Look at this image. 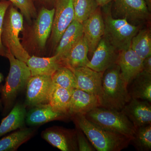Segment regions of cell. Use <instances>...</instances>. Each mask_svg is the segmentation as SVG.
Masks as SVG:
<instances>
[{"instance_id":"obj_11","label":"cell","mask_w":151,"mask_h":151,"mask_svg":"<svg viewBox=\"0 0 151 151\" xmlns=\"http://www.w3.org/2000/svg\"><path fill=\"white\" fill-rule=\"evenodd\" d=\"M42 137L49 143L62 151H78L76 131L55 127L45 130Z\"/></svg>"},{"instance_id":"obj_6","label":"cell","mask_w":151,"mask_h":151,"mask_svg":"<svg viewBox=\"0 0 151 151\" xmlns=\"http://www.w3.org/2000/svg\"><path fill=\"white\" fill-rule=\"evenodd\" d=\"M87 120L100 127L122 134L132 139L136 129L121 111L96 107L85 115Z\"/></svg>"},{"instance_id":"obj_32","label":"cell","mask_w":151,"mask_h":151,"mask_svg":"<svg viewBox=\"0 0 151 151\" xmlns=\"http://www.w3.org/2000/svg\"><path fill=\"white\" fill-rule=\"evenodd\" d=\"M10 6V2L7 1H0V55L5 56L6 49H4L1 41L4 19L6 12Z\"/></svg>"},{"instance_id":"obj_9","label":"cell","mask_w":151,"mask_h":151,"mask_svg":"<svg viewBox=\"0 0 151 151\" xmlns=\"http://www.w3.org/2000/svg\"><path fill=\"white\" fill-rule=\"evenodd\" d=\"M74 0H56L52 30V42L57 45L63 34L74 20Z\"/></svg>"},{"instance_id":"obj_10","label":"cell","mask_w":151,"mask_h":151,"mask_svg":"<svg viewBox=\"0 0 151 151\" xmlns=\"http://www.w3.org/2000/svg\"><path fill=\"white\" fill-rule=\"evenodd\" d=\"M119 53V52L103 37L86 66L97 72H103L112 65L117 64Z\"/></svg>"},{"instance_id":"obj_4","label":"cell","mask_w":151,"mask_h":151,"mask_svg":"<svg viewBox=\"0 0 151 151\" xmlns=\"http://www.w3.org/2000/svg\"><path fill=\"white\" fill-rule=\"evenodd\" d=\"M110 4L103 7V17L105 24L103 37L117 51L130 47L133 37L140 26L130 24L126 19L113 17Z\"/></svg>"},{"instance_id":"obj_24","label":"cell","mask_w":151,"mask_h":151,"mask_svg":"<svg viewBox=\"0 0 151 151\" xmlns=\"http://www.w3.org/2000/svg\"><path fill=\"white\" fill-rule=\"evenodd\" d=\"M34 133L32 128H25L13 132L0 139V151H14L31 137Z\"/></svg>"},{"instance_id":"obj_21","label":"cell","mask_w":151,"mask_h":151,"mask_svg":"<svg viewBox=\"0 0 151 151\" xmlns=\"http://www.w3.org/2000/svg\"><path fill=\"white\" fill-rule=\"evenodd\" d=\"M27 65L31 76H51L61 66L58 57L56 55L50 57H39L32 55L27 60Z\"/></svg>"},{"instance_id":"obj_20","label":"cell","mask_w":151,"mask_h":151,"mask_svg":"<svg viewBox=\"0 0 151 151\" xmlns=\"http://www.w3.org/2000/svg\"><path fill=\"white\" fill-rule=\"evenodd\" d=\"M55 9L42 8L39 14L34 27V35L38 46L43 48L52 30Z\"/></svg>"},{"instance_id":"obj_17","label":"cell","mask_w":151,"mask_h":151,"mask_svg":"<svg viewBox=\"0 0 151 151\" xmlns=\"http://www.w3.org/2000/svg\"><path fill=\"white\" fill-rule=\"evenodd\" d=\"M89 52L87 42L84 36L69 51L60 59L61 66H64L71 70L77 68L86 66L89 60Z\"/></svg>"},{"instance_id":"obj_7","label":"cell","mask_w":151,"mask_h":151,"mask_svg":"<svg viewBox=\"0 0 151 151\" xmlns=\"http://www.w3.org/2000/svg\"><path fill=\"white\" fill-rule=\"evenodd\" d=\"M114 13L130 24L140 26L150 18V11L145 0H113Z\"/></svg>"},{"instance_id":"obj_19","label":"cell","mask_w":151,"mask_h":151,"mask_svg":"<svg viewBox=\"0 0 151 151\" xmlns=\"http://www.w3.org/2000/svg\"><path fill=\"white\" fill-rule=\"evenodd\" d=\"M82 24L73 20L63 34L56 46L55 54L59 60L83 37Z\"/></svg>"},{"instance_id":"obj_36","label":"cell","mask_w":151,"mask_h":151,"mask_svg":"<svg viewBox=\"0 0 151 151\" xmlns=\"http://www.w3.org/2000/svg\"><path fill=\"white\" fill-rule=\"evenodd\" d=\"M150 12L151 11V0H145Z\"/></svg>"},{"instance_id":"obj_18","label":"cell","mask_w":151,"mask_h":151,"mask_svg":"<svg viewBox=\"0 0 151 151\" xmlns=\"http://www.w3.org/2000/svg\"><path fill=\"white\" fill-rule=\"evenodd\" d=\"M66 117L68 116L56 111L48 103L32 107L27 113L25 121L29 126H37L54 120L64 119Z\"/></svg>"},{"instance_id":"obj_35","label":"cell","mask_w":151,"mask_h":151,"mask_svg":"<svg viewBox=\"0 0 151 151\" xmlns=\"http://www.w3.org/2000/svg\"><path fill=\"white\" fill-rule=\"evenodd\" d=\"M3 80H4V76H3V74L0 72V84L1 83ZM2 103L1 99H0V110L2 109Z\"/></svg>"},{"instance_id":"obj_13","label":"cell","mask_w":151,"mask_h":151,"mask_svg":"<svg viewBox=\"0 0 151 151\" xmlns=\"http://www.w3.org/2000/svg\"><path fill=\"white\" fill-rule=\"evenodd\" d=\"M143 61L131 47L119 52L117 64L128 88L133 79L143 71Z\"/></svg>"},{"instance_id":"obj_12","label":"cell","mask_w":151,"mask_h":151,"mask_svg":"<svg viewBox=\"0 0 151 151\" xmlns=\"http://www.w3.org/2000/svg\"><path fill=\"white\" fill-rule=\"evenodd\" d=\"M121 111L136 129L151 124V103L147 100L131 98Z\"/></svg>"},{"instance_id":"obj_14","label":"cell","mask_w":151,"mask_h":151,"mask_svg":"<svg viewBox=\"0 0 151 151\" xmlns=\"http://www.w3.org/2000/svg\"><path fill=\"white\" fill-rule=\"evenodd\" d=\"M77 84V89L95 94L99 99L102 89L103 72H97L87 66L72 70Z\"/></svg>"},{"instance_id":"obj_28","label":"cell","mask_w":151,"mask_h":151,"mask_svg":"<svg viewBox=\"0 0 151 151\" xmlns=\"http://www.w3.org/2000/svg\"><path fill=\"white\" fill-rule=\"evenodd\" d=\"M99 7L96 0H74V19L82 23Z\"/></svg>"},{"instance_id":"obj_23","label":"cell","mask_w":151,"mask_h":151,"mask_svg":"<svg viewBox=\"0 0 151 151\" xmlns=\"http://www.w3.org/2000/svg\"><path fill=\"white\" fill-rule=\"evenodd\" d=\"M129 85L130 88L128 89L131 98L147 100L151 103V73L142 71Z\"/></svg>"},{"instance_id":"obj_8","label":"cell","mask_w":151,"mask_h":151,"mask_svg":"<svg viewBox=\"0 0 151 151\" xmlns=\"http://www.w3.org/2000/svg\"><path fill=\"white\" fill-rule=\"evenodd\" d=\"M25 106L48 104L53 86L51 76H31L28 81Z\"/></svg>"},{"instance_id":"obj_2","label":"cell","mask_w":151,"mask_h":151,"mask_svg":"<svg viewBox=\"0 0 151 151\" xmlns=\"http://www.w3.org/2000/svg\"><path fill=\"white\" fill-rule=\"evenodd\" d=\"M128 89L119 65L116 64L109 68L103 73L99 107L122 111L131 99Z\"/></svg>"},{"instance_id":"obj_29","label":"cell","mask_w":151,"mask_h":151,"mask_svg":"<svg viewBox=\"0 0 151 151\" xmlns=\"http://www.w3.org/2000/svg\"><path fill=\"white\" fill-rule=\"evenodd\" d=\"M131 143L137 150H151V124L136 129L134 138L130 144Z\"/></svg>"},{"instance_id":"obj_25","label":"cell","mask_w":151,"mask_h":151,"mask_svg":"<svg viewBox=\"0 0 151 151\" xmlns=\"http://www.w3.org/2000/svg\"><path fill=\"white\" fill-rule=\"evenodd\" d=\"M131 48L142 59L151 55V34L148 29L139 30L131 41Z\"/></svg>"},{"instance_id":"obj_16","label":"cell","mask_w":151,"mask_h":151,"mask_svg":"<svg viewBox=\"0 0 151 151\" xmlns=\"http://www.w3.org/2000/svg\"><path fill=\"white\" fill-rule=\"evenodd\" d=\"M100 107L99 99L95 94L78 89L72 91L68 109V116L84 115L96 107Z\"/></svg>"},{"instance_id":"obj_27","label":"cell","mask_w":151,"mask_h":151,"mask_svg":"<svg viewBox=\"0 0 151 151\" xmlns=\"http://www.w3.org/2000/svg\"><path fill=\"white\" fill-rule=\"evenodd\" d=\"M51 77L54 86L70 90L77 89L75 76L73 71L68 68L60 66Z\"/></svg>"},{"instance_id":"obj_15","label":"cell","mask_w":151,"mask_h":151,"mask_svg":"<svg viewBox=\"0 0 151 151\" xmlns=\"http://www.w3.org/2000/svg\"><path fill=\"white\" fill-rule=\"evenodd\" d=\"M82 24L84 36L88 44L89 52L93 53L105 32L104 19L100 7Z\"/></svg>"},{"instance_id":"obj_30","label":"cell","mask_w":151,"mask_h":151,"mask_svg":"<svg viewBox=\"0 0 151 151\" xmlns=\"http://www.w3.org/2000/svg\"><path fill=\"white\" fill-rule=\"evenodd\" d=\"M1 1H7L12 3L20 10L22 15L29 22L36 16V12L32 0H0Z\"/></svg>"},{"instance_id":"obj_26","label":"cell","mask_w":151,"mask_h":151,"mask_svg":"<svg viewBox=\"0 0 151 151\" xmlns=\"http://www.w3.org/2000/svg\"><path fill=\"white\" fill-rule=\"evenodd\" d=\"M73 90L53 85L50 92L49 104L56 111L68 116V109Z\"/></svg>"},{"instance_id":"obj_22","label":"cell","mask_w":151,"mask_h":151,"mask_svg":"<svg viewBox=\"0 0 151 151\" xmlns=\"http://www.w3.org/2000/svg\"><path fill=\"white\" fill-rule=\"evenodd\" d=\"M27 112L24 105L17 103L0 124V137L9 132L22 128L24 126Z\"/></svg>"},{"instance_id":"obj_33","label":"cell","mask_w":151,"mask_h":151,"mask_svg":"<svg viewBox=\"0 0 151 151\" xmlns=\"http://www.w3.org/2000/svg\"><path fill=\"white\" fill-rule=\"evenodd\" d=\"M143 71L151 73V55L143 60Z\"/></svg>"},{"instance_id":"obj_1","label":"cell","mask_w":151,"mask_h":151,"mask_svg":"<svg viewBox=\"0 0 151 151\" xmlns=\"http://www.w3.org/2000/svg\"><path fill=\"white\" fill-rule=\"evenodd\" d=\"M71 117L76 126L83 132L96 150L121 151L131 143L130 138L92 123L84 115H74Z\"/></svg>"},{"instance_id":"obj_31","label":"cell","mask_w":151,"mask_h":151,"mask_svg":"<svg viewBox=\"0 0 151 151\" xmlns=\"http://www.w3.org/2000/svg\"><path fill=\"white\" fill-rule=\"evenodd\" d=\"M76 140L79 151H95L96 150L91 143L89 142L86 136L80 129L76 126Z\"/></svg>"},{"instance_id":"obj_3","label":"cell","mask_w":151,"mask_h":151,"mask_svg":"<svg viewBox=\"0 0 151 151\" xmlns=\"http://www.w3.org/2000/svg\"><path fill=\"white\" fill-rule=\"evenodd\" d=\"M5 57L9 61L10 69L5 83L1 89L4 112L12 106L19 92L26 86L31 76L26 63L16 58L9 50H6Z\"/></svg>"},{"instance_id":"obj_34","label":"cell","mask_w":151,"mask_h":151,"mask_svg":"<svg viewBox=\"0 0 151 151\" xmlns=\"http://www.w3.org/2000/svg\"><path fill=\"white\" fill-rule=\"evenodd\" d=\"M100 7H103L113 1V0H96Z\"/></svg>"},{"instance_id":"obj_5","label":"cell","mask_w":151,"mask_h":151,"mask_svg":"<svg viewBox=\"0 0 151 151\" xmlns=\"http://www.w3.org/2000/svg\"><path fill=\"white\" fill-rule=\"evenodd\" d=\"M23 29V17L13 6L6 12L4 19L1 41L4 47L17 59L26 63L30 56L20 42V32Z\"/></svg>"}]
</instances>
